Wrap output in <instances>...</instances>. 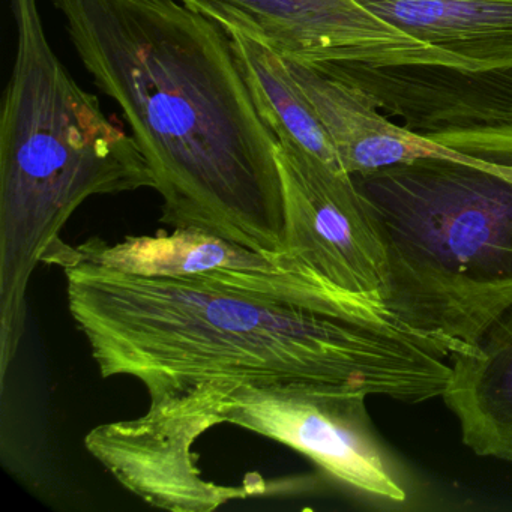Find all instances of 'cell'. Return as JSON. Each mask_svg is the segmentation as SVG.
Here are the masks:
<instances>
[{
    "mask_svg": "<svg viewBox=\"0 0 512 512\" xmlns=\"http://www.w3.org/2000/svg\"><path fill=\"white\" fill-rule=\"evenodd\" d=\"M76 263L149 278H181L215 269L271 268L286 253H257L197 229L160 230L155 236H130L119 244L88 239L76 247ZM68 268V266H67Z\"/></svg>",
    "mask_w": 512,
    "mask_h": 512,
    "instance_id": "cell-12",
    "label": "cell"
},
{
    "mask_svg": "<svg viewBox=\"0 0 512 512\" xmlns=\"http://www.w3.org/2000/svg\"><path fill=\"white\" fill-rule=\"evenodd\" d=\"M226 29L241 32L289 61L364 64L437 62L464 67L460 59L413 40L358 0H179Z\"/></svg>",
    "mask_w": 512,
    "mask_h": 512,
    "instance_id": "cell-8",
    "label": "cell"
},
{
    "mask_svg": "<svg viewBox=\"0 0 512 512\" xmlns=\"http://www.w3.org/2000/svg\"><path fill=\"white\" fill-rule=\"evenodd\" d=\"M287 65L325 125L341 166L350 175L448 152L391 121L359 89L316 64L287 59Z\"/></svg>",
    "mask_w": 512,
    "mask_h": 512,
    "instance_id": "cell-9",
    "label": "cell"
},
{
    "mask_svg": "<svg viewBox=\"0 0 512 512\" xmlns=\"http://www.w3.org/2000/svg\"><path fill=\"white\" fill-rule=\"evenodd\" d=\"M163 197L161 223L286 253L277 139L232 37L178 0H52Z\"/></svg>",
    "mask_w": 512,
    "mask_h": 512,
    "instance_id": "cell-2",
    "label": "cell"
},
{
    "mask_svg": "<svg viewBox=\"0 0 512 512\" xmlns=\"http://www.w3.org/2000/svg\"><path fill=\"white\" fill-rule=\"evenodd\" d=\"M442 397L467 448L512 463V307L469 352L451 356Z\"/></svg>",
    "mask_w": 512,
    "mask_h": 512,
    "instance_id": "cell-10",
    "label": "cell"
},
{
    "mask_svg": "<svg viewBox=\"0 0 512 512\" xmlns=\"http://www.w3.org/2000/svg\"><path fill=\"white\" fill-rule=\"evenodd\" d=\"M352 178L385 250L386 310L469 352L512 307V167L451 152Z\"/></svg>",
    "mask_w": 512,
    "mask_h": 512,
    "instance_id": "cell-4",
    "label": "cell"
},
{
    "mask_svg": "<svg viewBox=\"0 0 512 512\" xmlns=\"http://www.w3.org/2000/svg\"><path fill=\"white\" fill-rule=\"evenodd\" d=\"M410 133L463 157L512 167V70L437 62H317Z\"/></svg>",
    "mask_w": 512,
    "mask_h": 512,
    "instance_id": "cell-6",
    "label": "cell"
},
{
    "mask_svg": "<svg viewBox=\"0 0 512 512\" xmlns=\"http://www.w3.org/2000/svg\"><path fill=\"white\" fill-rule=\"evenodd\" d=\"M16 58L0 115V335L22 340L38 263L61 266V238L85 200L154 188L133 136L110 121L50 46L38 0H10Z\"/></svg>",
    "mask_w": 512,
    "mask_h": 512,
    "instance_id": "cell-3",
    "label": "cell"
},
{
    "mask_svg": "<svg viewBox=\"0 0 512 512\" xmlns=\"http://www.w3.org/2000/svg\"><path fill=\"white\" fill-rule=\"evenodd\" d=\"M277 164L286 253L340 289L382 304L385 250L352 175L332 169L289 139H277Z\"/></svg>",
    "mask_w": 512,
    "mask_h": 512,
    "instance_id": "cell-7",
    "label": "cell"
},
{
    "mask_svg": "<svg viewBox=\"0 0 512 512\" xmlns=\"http://www.w3.org/2000/svg\"><path fill=\"white\" fill-rule=\"evenodd\" d=\"M229 35L257 110L275 139L292 140L332 169L344 170L325 125L293 77L287 59L241 32Z\"/></svg>",
    "mask_w": 512,
    "mask_h": 512,
    "instance_id": "cell-13",
    "label": "cell"
},
{
    "mask_svg": "<svg viewBox=\"0 0 512 512\" xmlns=\"http://www.w3.org/2000/svg\"><path fill=\"white\" fill-rule=\"evenodd\" d=\"M64 272L101 376L136 377L151 401L203 382L331 383L416 404L451 376L442 344L289 253L271 268L181 278Z\"/></svg>",
    "mask_w": 512,
    "mask_h": 512,
    "instance_id": "cell-1",
    "label": "cell"
},
{
    "mask_svg": "<svg viewBox=\"0 0 512 512\" xmlns=\"http://www.w3.org/2000/svg\"><path fill=\"white\" fill-rule=\"evenodd\" d=\"M383 22L473 70H512V0H358Z\"/></svg>",
    "mask_w": 512,
    "mask_h": 512,
    "instance_id": "cell-11",
    "label": "cell"
},
{
    "mask_svg": "<svg viewBox=\"0 0 512 512\" xmlns=\"http://www.w3.org/2000/svg\"><path fill=\"white\" fill-rule=\"evenodd\" d=\"M367 392L331 383L245 385L203 382L151 401L191 443L209 428L233 424L277 440L353 490L406 500L368 415Z\"/></svg>",
    "mask_w": 512,
    "mask_h": 512,
    "instance_id": "cell-5",
    "label": "cell"
}]
</instances>
